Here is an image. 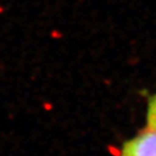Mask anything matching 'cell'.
I'll return each instance as SVG.
<instances>
[{
  "instance_id": "1",
  "label": "cell",
  "mask_w": 156,
  "mask_h": 156,
  "mask_svg": "<svg viewBox=\"0 0 156 156\" xmlns=\"http://www.w3.org/2000/svg\"><path fill=\"white\" fill-rule=\"evenodd\" d=\"M119 156H156V131L147 128L126 141Z\"/></svg>"
},
{
  "instance_id": "2",
  "label": "cell",
  "mask_w": 156,
  "mask_h": 156,
  "mask_svg": "<svg viewBox=\"0 0 156 156\" xmlns=\"http://www.w3.org/2000/svg\"><path fill=\"white\" fill-rule=\"evenodd\" d=\"M146 120H147V128L156 131V94H154L149 101Z\"/></svg>"
}]
</instances>
